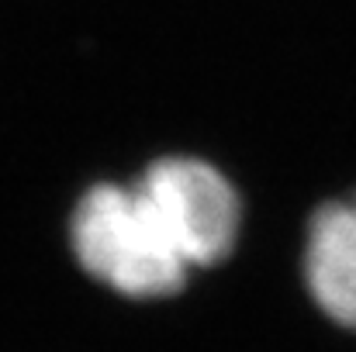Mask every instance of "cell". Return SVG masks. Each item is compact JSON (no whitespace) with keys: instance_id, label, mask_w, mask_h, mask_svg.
I'll list each match as a JSON object with an SVG mask.
<instances>
[{"instance_id":"obj_1","label":"cell","mask_w":356,"mask_h":352,"mask_svg":"<svg viewBox=\"0 0 356 352\" xmlns=\"http://www.w3.org/2000/svg\"><path fill=\"white\" fill-rule=\"evenodd\" d=\"M70 245L94 280L135 301L177 294L194 269L170 218L138 183L90 187L73 211Z\"/></svg>"},{"instance_id":"obj_2","label":"cell","mask_w":356,"mask_h":352,"mask_svg":"<svg viewBox=\"0 0 356 352\" xmlns=\"http://www.w3.org/2000/svg\"><path fill=\"white\" fill-rule=\"evenodd\" d=\"M138 187L170 218L194 269L211 266L232 252L242 204L229 176H222V169H215L204 159L170 156L156 159L138 176Z\"/></svg>"},{"instance_id":"obj_3","label":"cell","mask_w":356,"mask_h":352,"mask_svg":"<svg viewBox=\"0 0 356 352\" xmlns=\"http://www.w3.org/2000/svg\"><path fill=\"white\" fill-rule=\"evenodd\" d=\"M305 280L315 304L332 321L356 328V194L325 204L312 218Z\"/></svg>"}]
</instances>
